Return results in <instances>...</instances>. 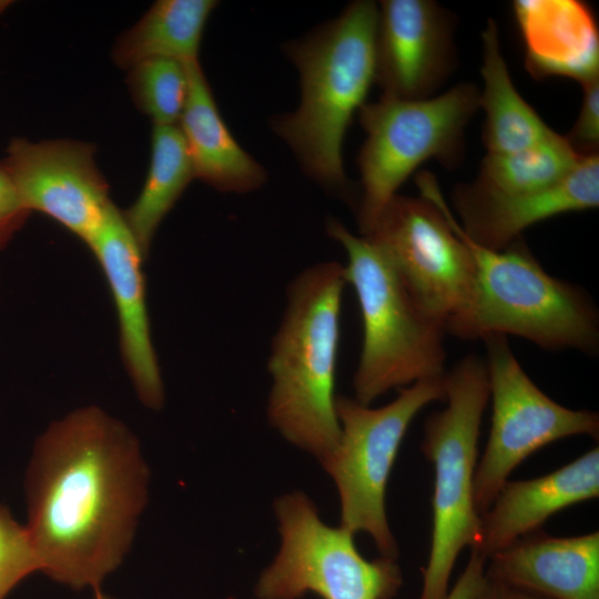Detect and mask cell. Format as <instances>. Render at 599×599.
<instances>
[{
    "label": "cell",
    "mask_w": 599,
    "mask_h": 599,
    "mask_svg": "<svg viewBox=\"0 0 599 599\" xmlns=\"http://www.w3.org/2000/svg\"><path fill=\"white\" fill-rule=\"evenodd\" d=\"M136 435L95 406L52 422L26 473L24 525L40 571L72 589L101 590L129 554L149 499Z\"/></svg>",
    "instance_id": "obj_1"
},
{
    "label": "cell",
    "mask_w": 599,
    "mask_h": 599,
    "mask_svg": "<svg viewBox=\"0 0 599 599\" xmlns=\"http://www.w3.org/2000/svg\"><path fill=\"white\" fill-rule=\"evenodd\" d=\"M378 8L358 0L284 51L300 74L301 100L270 123L301 167L327 190L347 192L342 148L349 122L375 81Z\"/></svg>",
    "instance_id": "obj_2"
},
{
    "label": "cell",
    "mask_w": 599,
    "mask_h": 599,
    "mask_svg": "<svg viewBox=\"0 0 599 599\" xmlns=\"http://www.w3.org/2000/svg\"><path fill=\"white\" fill-rule=\"evenodd\" d=\"M346 284L345 267L338 262L317 263L297 274L287 288L267 361L272 426L319 460L341 437L335 379Z\"/></svg>",
    "instance_id": "obj_3"
},
{
    "label": "cell",
    "mask_w": 599,
    "mask_h": 599,
    "mask_svg": "<svg viewBox=\"0 0 599 599\" xmlns=\"http://www.w3.org/2000/svg\"><path fill=\"white\" fill-rule=\"evenodd\" d=\"M416 184L420 196L441 209L474 258L476 291L464 339L515 335L548 351L598 352V312L583 290L548 274L521 244L495 251L475 243L450 212L435 176L422 173Z\"/></svg>",
    "instance_id": "obj_4"
},
{
    "label": "cell",
    "mask_w": 599,
    "mask_h": 599,
    "mask_svg": "<svg viewBox=\"0 0 599 599\" xmlns=\"http://www.w3.org/2000/svg\"><path fill=\"white\" fill-rule=\"evenodd\" d=\"M326 232L346 251V281L361 309L363 343L353 377L355 399L370 405L390 389L443 376L446 332L420 307L384 253L335 219L327 220Z\"/></svg>",
    "instance_id": "obj_5"
},
{
    "label": "cell",
    "mask_w": 599,
    "mask_h": 599,
    "mask_svg": "<svg viewBox=\"0 0 599 599\" xmlns=\"http://www.w3.org/2000/svg\"><path fill=\"white\" fill-rule=\"evenodd\" d=\"M446 407L424 426L422 453L434 467L433 529L418 599H444L451 571L465 548L479 544L474 502L478 439L489 386L485 359L468 355L445 373Z\"/></svg>",
    "instance_id": "obj_6"
},
{
    "label": "cell",
    "mask_w": 599,
    "mask_h": 599,
    "mask_svg": "<svg viewBox=\"0 0 599 599\" xmlns=\"http://www.w3.org/2000/svg\"><path fill=\"white\" fill-rule=\"evenodd\" d=\"M479 106L473 84L416 100L384 95L358 110L366 140L358 154L362 197L357 210L361 235H367L404 181L429 159L454 164L464 130Z\"/></svg>",
    "instance_id": "obj_7"
},
{
    "label": "cell",
    "mask_w": 599,
    "mask_h": 599,
    "mask_svg": "<svg viewBox=\"0 0 599 599\" xmlns=\"http://www.w3.org/2000/svg\"><path fill=\"white\" fill-rule=\"evenodd\" d=\"M445 395L444 374L400 388L394 400L378 408L336 396L341 437L321 463L338 489L341 527L368 534L382 557H398L386 517L385 491L400 444L414 417L426 405L445 402Z\"/></svg>",
    "instance_id": "obj_8"
},
{
    "label": "cell",
    "mask_w": 599,
    "mask_h": 599,
    "mask_svg": "<svg viewBox=\"0 0 599 599\" xmlns=\"http://www.w3.org/2000/svg\"><path fill=\"white\" fill-rule=\"evenodd\" d=\"M275 511L282 544L258 580L260 599H297L306 592L323 599H393L397 595L403 576L396 560H366L354 544V534L326 526L305 495L281 497Z\"/></svg>",
    "instance_id": "obj_9"
},
{
    "label": "cell",
    "mask_w": 599,
    "mask_h": 599,
    "mask_svg": "<svg viewBox=\"0 0 599 599\" xmlns=\"http://www.w3.org/2000/svg\"><path fill=\"white\" fill-rule=\"evenodd\" d=\"M368 237L392 263L414 298L445 329L464 338L476 268L473 255L433 201L395 195Z\"/></svg>",
    "instance_id": "obj_10"
},
{
    "label": "cell",
    "mask_w": 599,
    "mask_h": 599,
    "mask_svg": "<svg viewBox=\"0 0 599 599\" xmlns=\"http://www.w3.org/2000/svg\"><path fill=\"white\" fill-rule=\"evenodd\" d=\"M484 342L491 427L474 479V502L479 515L531 454L562 438H598L599 434L598 414L570 409L547 396L522 369L506 336L491 335Z\"/></svg>",
    "instance_id": "obj_11"
},
{
    "label": "cell",
    "mask_w": 599,
    "mask_h": 599,
    "mask_svg": "<svg viewBox=\"0 0 599 599\" xmlns=\"http://www.w3.org/2000/svg\"><path fill=\"white\" fill-rule=\"evenodd\" d=\"M0 164L30 213L47 215L84 243L113 204L91 143L12 138Z\"/></svg>",
    "instance_id": "obj_12"
},
{
    "label": "cell",
    "mask_w": 599,
    "mask_h": 599,
    "mask_svg": "<svg viewBox=\"0 0 599 599\" xmlns=\"http://www.w3.org/2000/svg\"><path fill=\"white\" fill-rule=\"evenodd\" d=\"M85 244L113 297L121 357L136 397L144 407L158 410L164 405L165 393L151 337L142 271L145 258L114 203Z\"/></svg>",
    "instance_id": "obj_13"
},
{
    "label": "cell",
    "mask_w": 599,
    "mask_h": 599,
    "mask_svg": "<svg viewBox=\"0 0 599 599\" xmlns=\"http://www.w3.org/2000/svg\"><path fill=\"white\" fill-rule=\"evenodd\" d=\"M450 22L428 0H384L378 9L375 81L384 95L426 98L443 81L451 60Z\"/></svg>",
    "instance_id": "obj_14"
},
{
    "label": "cell",
    "mask_w": 599,
    "mask_h": 599,
    "mask_svg": "<svg viewBox=\"0 0 599 599\" xmlns=\"http://www.w3.org/2000/svg\"><path fill=\"white\" fill-rule=\"evenodd\" d=\"M463 232L475 243L500 251L526 229L552 216L599 205V156L583 158L562 181L546 190L507 194L478 182L455 192Z\"/></svg>",
    "instance_id": "obj_15"
},
{
    "label": "cell",
    "mask_w": 599,
    "mask_h": 599,
    "mask_svg": "<svg viewBox=\"0 0 599 599\" xmlns=\"http://www.w3.org/2000/svg\"><path fill=\"white\" fill-rule=\"evenodd\" d=\"M485 577L548 599H599V532L528 534L486 560Z\"/></svg>",
    "instance_id": "obj_16"
},
{
    "label": "cell",
    "mask_w": 599,
    "mask_h": 599,
    "mask_svg": "<svg viewBox=\"0 0 599 599\" xmlns=\"http://www.w3.org/2000/svg\"><path fill=\"white\" fill-rule=\"evenodd\" d=\"M599 496V449L595 447L547 475L507 480L479 515L476 550L487 558L537 531L556 512Z\"/></svg>",
    "instance_id": "obj_17"
},
{
    "label": "cell",
    "mask_w": 599,
    "mask_h": 599,
    "mask_svg": "<svg viewBox=\"0 0 599 599\" xmlns=\"http://www.w3.org/2000/svg\"><path fill=\"white\" fill-rule=\"evenodd\" d=\"M514 12L535 77L599 78V37L590 9L575 0H518Z\"/></svg>",
    "instance_id": "obj_18"
},
{
    "label": "cell",
    "mask_w": 599,
    "mask_h": 599,
    "mask_svg": "<svg viewBox=\"0 0 599 599\" xmlns=\"http://www.w3.org/2000/svg\"><path fill=\"white\" fill-rule=\"evenodd\" d=\"M189 95L177 125L195 179L220 192L247 193L266 181L265 169L234 139L216 106L199 60L187 61Z\"/></svg>",
    "instance_id": "obj_19"
},
{
    "label": "cell",
    "mask_w": 599,
    "mask_h": 599,
    "mask_svg": "<svg viewBox=\"0 0 599 599\" xmlns=\"http://www.w3.org/2000/svg\"><path fill=\"white\" fill-rule=\"evenodd\" d=\"M479 106L486 114L484 140L488 154L516 152L556 134L516 90L500 50L498 29L488 20L483 32Z\"/></svg>",
    "instance_id": "obj_20"
},
{
    "label": "cell",
    "mask_w": 599,
    "mask_h": 599,
    "mask_svg": "<svg viewBox=\"0 0 599 599\" xmlns=\"http://www.w3.org/2000/svg\"><path fill=\"white\" fill-rule=\"evenodd\" d=\"M215 0H159L115 41L111 58L129 70L136 63L166 58L199 60L205 24L217 7Z\"/></svg>",
    "instance_id": "obj_21"
},
{
    "label": "cell",
    "mask_w": 599,
    "mask_h": 599,
    "mask_svg": "<svg viewBox=\"0 0 599 599\" xmlns=\"http://www.w3.org/2000/svg\"><path fill=\"white\" fill-rule=\"evenodd\" d=\"M192 161L177 124H153L151 160L136 200L121 210L124 222L148 257L155 233L192 180Z\"/></svg>",
    "instance_id": "obj_22"
},
{
    "label": "cell",
    "mask_w": 599,
    "mask_h": 599,
    "mask_svg": "<svg viewBox=\"0 0 599 599\" xmlns=\"http://www.w3.org/2000/svg\"><path fill=\"white\" fill-rule=\"evenodd\" d=\"M583 158L556 133L516 152L487 153L477 182L507 194L541 191L566 179Z\"/></svg>",
    "instance_id": "obj_23"
},
{
    "label": "cell",
    "mask_w": 599,
    "mask_h": 599,
    "mask_svg": "<svg viewBox=\"0 0 599 599\" xmlns=\"http://www.w3.org/2000/svg\"><path fill=\"white\" fill-rule=\"evenodd\" d=\"M126 72V85L136 108L153 124H177L189 95L186 62L153 58L136 63Z\"/></svg>",
    "instance_id": "obj_24"
},
{
    "label": "cell",
    "mask_w": 599,
    "mask_h": 599,
    "mask_svg": "<svg viewBox=\"0 0 599 599\" xmlns=\"http://www.w3.org/2000/svg\"><path fill=\"white\" fill-rule=\"evenodd\" d=\"M35 571L40 565L24 525L0 505V599Z\"/></svg>",
    "instance_id": "obj_25"
},
{
    "label": "cell",
    "mask_w": 599,
    "mask_h": 599,
    "mask_svg": "<svg viewBox=\"0 0 599 599\" xmlns=\"http://www.w3.org/2000/svg\"><path fill=\"white\" fill-rule=\"evenodd\" d=\"M582 87L580 113L566 139L579 155L591 156L597 154L599 145V78Z\"/></svg>",
    "instance_id": "obj_26"
},
{
    "label": "cell",
    "mask_w": 599,
    "mask_h": 599,
    "mask_svg": "<svg viewBox=\"0 0 599 599\" xmlns=\"http://www.w3.org/2000/svg\"><path fill=\"white\" fill-rule=\"evenodd\" d=\"M30 214L21 204L10 179L0 164V251L22 229Z\"/></svg>",
    "instance_id": "obj_27"
},
{
    "label": "cell",
    "mask_w": 599,
    "mask_h": 599,
    "mask_svg": "<svg viewBox=\"0 0 599 599\" xmlns=\"http://www.w3.org/2000/svg\"><path fill=\"white\" fill-rule=\"evenodd\" d=\"M485 566L486 558L471 550L463 572L444 599H474L484 580Z\"/></svg>",
    "instance_id": "obj_28"
},
{
    "label": "cell",
    "mask_w": 599,
    "mask_h": 599,
    "mask_svg": "<svg viewBox=\"0 0 599 599\" xmlns=\"http://www.w3.org/2000/svg\"><path fill=\"white\" fill-rule=\"evenodd\" d=\"M474 599H548L542 596L486 578Z\"/></svg>",
    "instance_id": "obj_29"
},
{
    "label": "cell",
    "mask_w": 599,
    "mask_h": 599,
    "mask_svg": "<svg viewBox=\"0 0 599 599\" xmlns=\"http://www.w3.org/2000/svg\"><path fill=\"white\" fill-rule=\"evenodd\" d=\"M93 599H114L108 595H105L103 591L99 590V591H95L94 592V598Z\"/></svg>",
    "instance_id": "obj_30"
},
{
    "label": "cell",
    "mask_w": 599,
    "mask_h": 599,
    "mask_svg": "<svg viewBox=\"0 0 599 599\" xmlns=\"http://www.w3.org/2000/svg\"><path fill=\"white\" fill-rule=\"evenodd\" d=\"M10 6V2L8 1H0V14L6 10L7 7Z\"/></svg>",
    "instance_id": "obj_31"
}]
</instances>
